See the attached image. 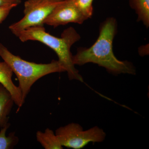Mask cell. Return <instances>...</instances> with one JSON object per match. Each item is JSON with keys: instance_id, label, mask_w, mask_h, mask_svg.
I'll return each mask as SVG.
<instances>
[{"instance_id": "1", "label": "cell", "mask_w": 149, "mask_h": 149, "mask_svg": "<svg viewBox=\"0 0 149 149\" xmlns=\"http://www.w3.org/2000/svg\"><path fill=\"white\" fill-rule=\"evenodd\" d=\"M117 31V23L114 18L107 19L101 25L98 38L90 47H80L72 56L74 65L95 63L104 68L108 72L117 75L136 74L135 67L128 61L116 58L113 50V42Z\"/></svg>"}, {"instance_id": "2", "label": "cell", "mask_w": 149, "mask_h": 149, "mask_svg": "<svg viewBox=\"0 0 149 149\" xmlns=\"http://www.w3.org/2000/svg\"><path fill=\"white\" fill-rule=\"evenodd\" d=\"M21 42L36 41L43 43L53 50L58 57V61L67 72L70 80H77L83 82V77L75 68L72 61L70 49L72 45L79 41L80 36L73 27H69L57 37L46 32L44 26L27 28L16 35Z\"/></svg>"}, {"instance_id": "3", "label": "cell", "mask_w": 149, "mask_h": 149, "mask_svg": "<svg viewBox=\"0 0 149 149\" xmlns=\"http://www.w3.org/2000/svg\"><path fill=\"white\" fill-rule=\"evenodd\" d=\"M0 56L9 65L17 77L18 87L24 101L32 85L37 80L52 73L65 72L64 68L58 60H53L46 64L27 61L13 54L1 43Z\"/></svg>"}, {"instance_id": "4", "label": "cell", "mask_w": 149, "mask_h": 149, "mask_svg": "<svg viewBox=\"0 0 149 149\" xmlns=\"http://www.w3.org/2000/svg\"><path fill=\"white\" fill-rule=\"evenodd\" d=\"M55 134L62 146L73 149L83 148L90 143H101L106 136L98 126L84 130L80 124L74 123L57 128Z\"/></svg>"}, {"instance_id": "5", "label": "cell", "mask_w": 149, "mask_h": 149, "mask_svg": "<svg viewBox=\"0 0 149 149\" xmlns=\"http://www.w3.org/2000/svg\"><path fill=\"white\" fill-rule=\"evenodd\" d=\"M62 0H27L24 3L23 18L11 24L9 29L15 36L27 28L44 26V20Z\"/></svg>"}, {"instance_id": "6", "label": "cell", "mask_w": 149, "mask_h": 149, "mask_svg": "<svg viewBox=\"0 0 149 149\" xmlns=\"http://www.w3.org/2000/svg\"><path fill=\"white\" fill-rule=\"evenodd\" d=\"M88 19L81 12L74 0H62L43 22L54 28L70 23L82 24Z\"/></svg>"}, {"instance_id": "7", "label": "cell", "mask_w": 149, "mask_h": 149, "mask_svg": "<svg viewBox=\"0 0 149 149\" xmlns=\"http://www.w3.org/2000/svg\"><path fill=\"white\" fill-rule=\"evenodd\" d=\"M13 72L10 67L5 61H0V84L10 93L14 102L19 108H21L25 101L22 98V94L18 86L13 82Z\"/></svg>"}, {"instance_id": "8", "label": "cell", "mask_w": 149, "mask_h": 149, "mask_svg": "<svg viewBox=\"0 0 149 149\" xmlns=\"http://www.w3.org/2000/svg\"><path fill=\"white\" fill-rule=\"evenodd\" d=\"M14 102L10 93L0 84V128L10 124L9 115Z\"/></svg>"}, {"instance_id": "9", "label": "cell", "mask_w": 149, "mask_h": 149, "mask_svg": "<svg viewBox=\"0 0 149 149\" xmlns=\"http://www.w3.org/2000/svg\"><path fill=\"white\" fill-rule=\"evenodd\" d=\"M36 139L45 149H63L55 133L49 128H47L44 132L37 131L36 133Z\"/></svg>"}, {"instance_id": "10", "label": "cell", "mask_w": 149, "mask_h": 149, "mask_svg": "<svg viewBox=\"0 0 149 149\" xmlns=\"http://www.w3.org/2000/svg\"><path fill=\"white\" fill-rule=\"evenodd\" d=\"M130 7L138 15V21H142L147 27L149 26V0H130Z\"/></svg>"}, {"instance_id": "11", "label": "cell", "mask_w": 149, "mask_h": 149, "mask_svg": "<svg viewBox=\"0 0 149 149\" xmlns=\"http://www.w3.org/2000/svg\"><path fill=\"white\" fill-rule=\"evenodd\" d=\"M10 124L1 128L0 130V149H12L18 144L19 138L15 135V132H12L6 136L7 130Z\"/></svg>"}, {"instance_id": "12", "label": "cell", "mask_w": 149, "mask_h": 149, "mask_svg": "<svg viewBox=\"0 0 149 149\" xmlns=\"http://www.w3.org/2000/svg\"><path fill=\"white\" fill-rule=\"evenodd\" d=\"M93 0H74L75 4L87 18H91L93 14Z\"/></svg>"}, {"instance_id": "13", "label": "cell", "mask_w": 149, "mask_h": 149, "mask_svg": "<svg viewBox=\"0 0 149 149\" xmlns=\"http://www.w3.org/2000/svg\"><path fill=\"white\" fill-rule=\"evenodd\" d=\"M17 6L15 4H8L0 6V24L5 20L11 10Z\"/></svg>"}, {"instance_id": "14", "label": "cell", "mask_w": 149, "mask_h": 149, "mask_svg": "<svg viewBox=\"0 0 149 149\" xmlns=\"http://www.w3.org/2000/svg\"><path fill=\"white\" fill-rule=\"evenodd\" d=\"M21 2L22 0H0V6L8 4H15L17 6Z\"/></svg>"}]
</instances>
